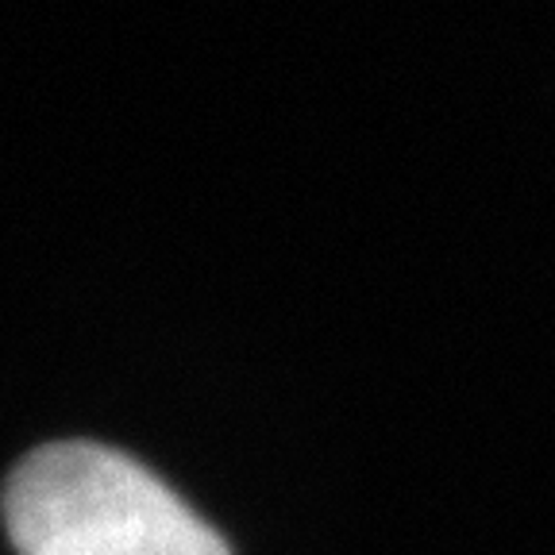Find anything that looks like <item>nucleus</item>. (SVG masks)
Instances as JSON below:
<instances>
[{
    "mask_svg": "<svg viewBox=\"0 0 555 555\" xmlns=\"http://www.w3.org/2000/svg\"><path fill=\"white\" fill-rule=\"evenodd\" d=\"M20 555H228V544L147 467L104 443H47L4 486Z\"/></svg>",
    "mask_w": 555,
    "mask_h": 555,
    "instance_id": "f257e3e1",
    "label": "nucleus"
}]
</instances>
